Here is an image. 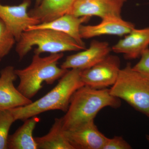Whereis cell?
Instances as JSON below:
<instances>
[{
    "instance_id": "2e32d148",
    "label": "cell",
    "mask_w": 149,
    "mask_h": 149,
    "mask_svg": "<svg viewBox=\"0 0 149 149\" xmlns=\"http://www.w3.org/2000/svg\"><path fill=\"white\" fill-rule=\"evenodd\" d=\"M40 118L33 116L24 121V123L9 136L8 149H38L33 132Z\"/></svg>"
},
{
    "instance_id": "44dd1931",
    "label": "cell",
    "mask_w": 149,
    "mask_h": 149,
    "mask_svg": "<svg viewBox=\"0 0 149 149\" xmlns=\"http://www.w3.org/2000/svg\"><path fill=\"white\" fill-rule=\"evenodd\" d=\"M132 147L125 139L120 136L108 138L103 149H131Z\"/></svg>"
},
{
    "instance_id": "d6986e66",
    "label": "cell",
    "mask_w": 149,
    "mask_h": 149,
    "mask_svg": "<svg viewBox=\"0 0 149 149\" xmlns=\"http://www.w3.org/2000/svg\"><path fill=\"white\" fill-rule=\"evenodd\" d=\"M16 42L15 37L0 18V61L8 54Z\"/></svg>"
},
{
    "instance_id": "6da1fadb",
    "label": "cell",
    "mask_w": 149,
    "mask_h": 149,
    "mask_svg": "<svg viewBox=\"0 0 149 149\" xmlns=\"http://www.w3.org/2000/svg\"><path fill=\"white\" fill-rule=\"evenodd\" d=\"M120 99L112 95L109 89H97L84 85L75 91L70 102L65 114L61 118L65 131L77 128L94 120L104 108H118Z\"/></svg>"
},
{
    "instance_id": "7402d4cb",
    "label": "cell",
    "mask_w": 149,
    "mask_h": 149,
    "mask_svg": "<svg viewBox=\"0 0 149 149\" xmlns=\"http://www.w3.org/2000/svg\"><path fill=\"white\" fill-rule=\"evenodd\" d=\"M42 0H35V6L39 5Z\"/></svg>"
},
{
    "instance_id": "277c9868",
    "label": "cell",
    "mask_w": 149,
    "mask_h": 149,
    "mask_svg": "<svg viewBox=\"0 0 149 149\" xmlns=\"http://www.w3.org/2000/svg\"><path fill=\"white\" fill-rule=\"evenodd\" d=\"M15 51L19 59H22L36 46L34 54H50L80 51L86 49L67 34L53 29H35L24 31L17 42Z\"/></svg>"
},
{
    "instance_id": "4fadbf2b",
    "label": "cell",
    "mask_w": 149,
    "mask_h": 149,
    "mask_svg": "<svg viewBox=\"0 0 149 149\" xmlns=\"http://www.w3.org/2000/svg\"><path fill=\"white\" fill-rule=\"evenodd\" d=\"M149 46V26L143 29L134 28L113 46L111 50L122 54L126 59L140 58Z\"/></svg>"
},
{
    "instance_id": "ba28073f",
    "label": "cell",
    "mask_w": 149,
    "mask_h": 149,
    "mask_svg": "<svg viewBox=\"0 0 149 149\" xmlns=\"http://www.w3.org/2000/svg\"><path fill=\"white\" fill-rule=\"evenodd\" d=\"M126 0H75L69 13L82 17H121Z\"/></svg>"
},
{
    "instance_id": "cb8c5ba5",
    "label": "cell",
    "mask_w": 149,
    "mask_h": 149,
    "mask_svg": "<svg viewBox=\"0 0 149 149\" xmlns=\"http://www.w3.org/2000/svg\"><path fill=\"white\" fill-rule=\"evenodd\" d=\"M0 1H1V0H0Z\"/></svg>"
},
{
    "instance_id": "ffe728a7",
    "label": "cell",
    "mask_w": 149,
    "mask_h": 149,
    "mask_svg": "<svg viewBox=\"0 0 149 149\" xmlns=\"http://www.w3.org/2000/svg\"><path fill=\"white\" fill-rule=\"evenodd\" d=\"M140 58V60L133 66V68L149 81V48L142 54Z\"/></svg>"
},
{
    "instance_id": "d4e9b609",
    "label": "cell",
    "mask_w": 149,
    "mask_h": 149,
    "mask_svg": "<svg viewBox=\"0 0 149 149\" xmlns=\"http://www.w3.org/2000/svg\"></svg>"
},
{
    "instance_id": "8992f818",
    "label": "cell",
    "mask_w": 149,
    "mask_h": 149,
    "mask_svg": "<svg viewBox=\"0 0 149 149\" xmlns=\"http://www.w3.org/2000/svg\"><path fill=\"white\" fill-rule=\"evenodd\" d=\"M120 62L117 56L109 55L101 61L89 69L82 70L81 80L84 85L97 89L112 86L120 72Z\"/></svg>"
},
{
    "instance_id": "e0dca14e",
    "label": "cell",
    "mask_w": 149,
    "mask_h": 149,
    "mask_svg": "<svg viewBox=\"0 0 149 149\" xmlns=\"http://www.w3.org/2000/svg\"><path fill=\"white\" fill-rule=\"evenodd\" d=\"M35 139L38 149H74L65 136L61 118H55L47 134Z\"/></svg>"
},
{
    "instance_id": "5bb4252c",
    "label": "cell",
    "mask_w": 149,
    "mask_h": 149,
    "mask_svg": "<svg viewBox=\"0 0 149 149\" xmlns=\"http://www.w3.org/2000/svg\"><path fill=\"white\" fill-rule=\"evenodd\" d=\"M90 18L87 17H78L70 14H66L49 22L30 26L27 29H47L63 32L72 37L81 46L86 47L83 39L80 37V29L81 25L89 21Z\"/></svg>"
},
{
    "instance_id": "8fae6325",
    "label": "cell",
    "mask_w": 149,
    "mask_h": 149,
    "mask_svg": "<svg viewBox=\"0 0 149 149\" xmlns=\"http://www.w3.org/2000/svg\"><path fill=\"white\" fill-rule=\"evenodd\" d=\"M65 132L74 149H103L108 139L98 129L94 120Z\"/></svg>"
},
{
    "instance_id": "7a4b0ae2",
    "label": "cell",
    "mask_w": 149,
    "mask_h": 149,
    "mask_svg": "<svg viewBox=\"0 0 149 149\" xmlns=\"http://www.w3.org/2000/svg\"><path fill=\"white\" fill-rule=\"evenodd\" d=\"M82 70H68L60 78L55 87L42 97L25 106L10 110L15 120H24L42 113L60 110L66 112L70 99L77 89L84 86L80 73Z\"/></svg>"
},
{
    "instance_id": "9c48e42d",
    "label": "cell",
    "mask_w": 149,
    "mask_h": 149,
    "mask_svg": "<svg viewBox=\"0 0 149 149\" xmlns=\"http://www.w3.org/2000/svg\"><path fill=\"white\" fill-rule=\"evenodd\" d=\"M111 51L107 42L93 40L88 49L67 57L61 67L65 70L89 69L106 58Z\"/></svg>"
},
{
    "instance_id": "7c38bea8",
    "label": "cell",
    "mask_w": 149,
    "mask_h": 149,
    "mask_svg": "<svg viewBox=\"0 0 149 149\" xmlns=\"http://www.w3.org/2000/svg\"><path fill=\"white\" fill-rule=\"evenodd\" d=\"M135 28L133 23L125 21L121 17L111 16L102 19L96 25H81L80 37L82 39H90L104 35L123 36Z\"/></svg>"
},
{
    "instance_id": "52a82bcc",
    "label": "cell",
    "mask_w": 149,
    "mask_h": 149,
    "mask_svg": "<svg viewBox=\"0 0 149 149\" xmlns=\"http://www.w3.org/2000/svg\"><path fill=\"white\" fill-rule=\"evenodd\" d=\"M31 4V0H23L16 6L0 3V18L15 37L17 42L29 27L40 23L39 20L29 15L28 10Z\"/></svg>"
},
{
    "instance_id": "5b68a950",
    "label": "cell",
    "mask_w": 149,
    "mask_h": 149,
    "mask_svg": "<svg viewBox=\"0 0 149 149\" xmlns=\"http://www.w3.org/2000/svg\"><path fill=\"white\" fill-rule=\"evenodd\" d=\"M109 91L112 95L125 101L149 118V81L130 63L120 70Z\"/></svg>"
},
{
    "instance_id": "30bf717a",
    "label": "cell",
    "mask_w": 149,
    "mask_h": 149,
    "mask_svg": "<svg viewBox=\"0 0 149 149\" xmlns=\"http://www.w3.org/2000/svg\"><path fill=\"white\" fill-rule=\"evenodd\" d=\"M17 78L13 66L8 65L0 71V110L25 106L33 102L15 87Z\"/></svg>"
},
{
    "instance_id": "ac0fdd59",
    "label": "cell",
    "mask_w": 149,
    "mask_h": 149,
    "mask_svg": "<svg viewBox=\"0 0 149 149\" xmlns=\"http://www.w3.org/2000/svg\"><path fill=\"white\" fill-rule=\"evenodd\" d=\"M15 118L10 110H0V149H7L10 129Z\"/></svg>"
},
{
    "instance_id": "3957f363",
    "label": "cell",
    "mask_w": 149,
    "mask_h": 149,
    "mask_svg": "<svg viewBox=\"0 0 149 149\" xmlns=\"http://www.w3.org/2000/svg\"><path fill=\"white\" fill-rule=\"evenodd\" d=\"M63 54H50L47 56L34 54L28 66L21 69H15L19 82L17 89L27 98L31 100L42 88L43 83L52 85L61 78L68 70L59 67V61Z\"/></svg>"
},
{
    "instance_id": "603a6c76",
    "label": "cell",
    "mask_w": 149,
    "mask_h": 149,
    "mask_svg": "<svg viewBox=\"0 0 149 149\" xmlns=\"http://www.w3.org/2000/svg\"><path fill=\"white\" fill-rule=\"evenodd\" d=\"M146 138L147 141H148L149 143V135H147L146 136Z\"/></svg>"
},
{
    "instance_id": "9a60e30c",
    "label": "cell",
    "mask_w": 149,
    "mask_h": 149,
    "mask_svg": "<svg viewBox=\"0 0 149 149\" xmlns=\"http://www.w3.org/2000/svg\"><path fill=\"white\" fill-rule=\"evenodd\" d=\"M75 0H42L29 11V15L41 23L49 22L69 13Z\"/></svg>"
}]
</instances>
